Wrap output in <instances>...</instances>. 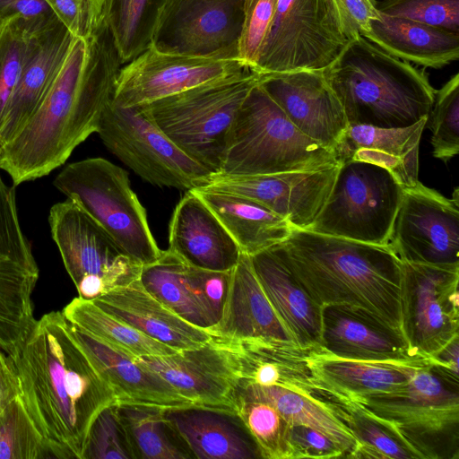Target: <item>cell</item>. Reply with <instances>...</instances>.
<instances>
[{
    "label": "cell",
    "instance_id": "obj_1",
    "mask_svg": "<svg viewBox=\"0 0 459 459\" xmlns=\"http://www.w3.org/2000/svg\"><path fill=\"white\" fill-rule=\"evenodd\" d=\"M122 66L105 23L86 40L74 37L39 106L0 152L13 186L48 176L98 132Z\"/></svg>",
    "mask_w": 459,
    "mask_h": 459
},
{
    "label": "cell",
    "instance_id": "obj_27",
    "mask_svg": "<svg viewBox=\"0 0 459 459\" xmlns=\"http://www.w3.org/2000/svg\"><path fill=\"white\" fill-rule=\"evenodd\" d=\"M91 301L144 335L178 351L198 348L212 338L210 333L187 323L155 299L140 279Z\"/></svg>",
    "mask_w": 459,
    "mask_h": 459
},
{
    "label": "cell",
    "instance_id": "obj_31",
    "mask_svg": "<svg viewBox=\"0 0 459 459\" xmlns=\"http://www.w3.org/2000/svg\"><path fill=\"white\" fill-rule=\"evenodd\" d=\"M309 367L320 389L350 399L391 392L405 385L415 371L430 361L413 363L364 361L333 356L324 350L312 351Z\"/></svg>",
    "mask_w": 459,
    "mask_h": 459
},
{
    "label": "cell",
    "instance_id": "obj_24",
    "mask_svg": "<svg viewBox=\"0 0 459 459\" xmlns=\"http://www.w3.org/2000/svg\"><path fill=\"white\" fill-rule=\"evenodd\" d=\"M249 257L264 292L295 344L306 350H323L322 307L294 276L279 245Z\"/></svg>",
    "mask_w": 459,
    "mask_h": 459
},
{
    "label": "cell",
    "instance_id": "obj_52",
    "mask_svg": "<svg viewBox=\"0 0 459 459\" xmlns=\"http://www.w3.org/2000/svg\"><path fill=\"white\" fill-rule=\"evenodd\" d=\"M20 394L16 372L10 359L0 351V414Z\"/></svg>",
    "mask_w": 459,
    "mask_h": 459
},
{
    "label": "cell",
    "instance_id": "obj_34",
    "mask_svg": "<svg viewBox=\"0 0 459 459\" xmlns=\"http://www.w3.org/2000/svg\"><path fill=\"white\" fill-rule=\"evenodd\" d=\"M319 399L342 420L359 444L348 458L421 459L391 423L357 401L324 388L320 390Z\"/></svg>",
    "mask_w": 459,
    "mask_h": 459
},
{
    "label": "cell",
    "instance_id": "obj_30",
    "mask_svg": "<svg viewBox=\"0 0 459 459\" xmlns=\"http://www.w3.org/2000/svg\"><path fill=\"white\" fill-rule=\"evenodd\" d=\"M223 340L235 356L238 383L279 385L318 398L320 387L308 360L316 350L302 349L294 342Z\"/></svg>",
    "mask_w": 459,
    "mask_h": 459
},
{
    "label": "cell",
    "instance_id": "obj_20",
    "mask_svg": "<svg viewBox=\"0 0 459 459\" xmlns=\"http://www.w3.org/2000/svg\"><path fill=\"white\" fill-rule=\"evenodd\" d=\"M259 84L301 133L335 152L349 123L323 71L262 74Z\"/></svg>",
    "mask_w": 459,
    "mask_h": 459
},
{
    "label": "cell",
    "instance_id": "obj_4",
    "mask_svg": "<svg viewBox=\"0 0 459 459\" xmlns=\"http://www.w3.org/2000/svg\"><path fill=\"white\" fill-rule=\"evenodd\" d=\"M324 76L349 124L412 126L431 111L436 90L427 73L362 36L350 39Z\"/></svg>",
    "mask_w": 459,
    "mask_h": 459
},
{
    "label": "cell",
    "instance_id": "obj_25",
    "mask_svg": "<svg viewBox=\"0 0 459 459\" xmlns=\"http://www.w3.org/2000/svg\"><path fill=\"white\" fill-rule=\"evenodd\" d=\"M71 330L97 372L112 390L117 404H143L163 409L193 406L162 377L134 359L73 324Z\"/></svg>",
    "mask_w": 459,
    "mask_h": 459
},
{
    "label": "cell",
    "instance_id": "obj_21",
    "mask_svg": "<svg viewBox=\"0 0 459 459\" xmlns=\"http://www.w3.org/2000/svg\"><path fill=\"white\" fill-rule=\"evenodd\" d=\"M322 349L335 357L364 361L413 363L429 359L415 355L402 332L349 305L322 307Z\"/></svg>",
    "mask_w": 459,
    "mask_h": 459
},
{
    "label": "cell",
    "instance_id": "obj_7",
    "mask_svg": "<svg viewBox=\"0 0 459 459\" xmlns=\"http://www.w3.org/2000/svg\"><path fill=\"white\" fill-rule=\"evenodd\" d=\"M262 74L255 71L209 82L142 106L186 155L219 171L237 114Z\"/></svg>",
    "mask_w": 459,
    "mask_h": 459
},
{
    "label": "cell",
    "instance_id": "obj_36",
    "mask_svg": "<svg viewBox=\"0 0 459 459\" xmlns=\"http://www.w3.org/2000/svg\"><path fill=\"white\" fill-rule=\"evenodd\" d=\"M139 279L150 294L187 323L208 333L216 325L190 283L186 264L168 249L142 267Z\"/></svg>",
    "mask_w": 459,
    "mask_h": 459
},
{
    "label": "cell",
    "instance_id": "obj_42",
    "mask_svg": "<svg viewBox=\"0 0 459 459\" xmlns=\"http://www.w3.org/2000/svg\"><path fill=\"white\" fill-rule=\"evenodd\" d=\"M433 156L446 162L459 152V74L438 91L429 113Z\"/></svg>",
    "mask_w": 459,
    "mask_h": 459
},
{
    "label": "cell",
    "instance_id": "obj_44",
    "mask_svg": "<svg viewBox=\"0 0 459 459\" xmlns=\"http://www.w3.org/2000/svg\"><path fill=\"white\" fill-rule=\"evenodd\" d=\"M82 459H134L116 403L101 411L93 421Z\"/></svg>",
    "mask_w": 459,
    "mask_h": 459
},
{
    "label": "cell",
    "instance_id": "obj_43",
    "mask_svg": "<svg viewBox=\"0 0 459 459\" xmlns=\"http://www.w3.org/2000/svg\"><path fill=\"white\" fill-rule=\"evenodd\" d=\"M29 36L19 19L11 18L0 27V127L22 67Z\"/></svg>",
    "mask_w": 459,
    "mask_h": 459
},
{
    "label": "cell",
    "instance_id": "obj_38",
    "mask_svg": "<svg viewBox=\"0 0 459 459\" xmlns=\"http://www.w3.org/2000/svg\"><path fill=\"white\" fill-rule=\"evenodd\" d=\"M168 0H106L104 22L122 65L136 58L152 43Z\"/></svg>",
    "mask_w": 459,
    "mask_h": 459
},
{
    "label": "cell",
    "instance_id": "obj_15",
    "mask_svg": "<svg viewBox=\"0 0 459 459\" xmlns=\"http://www.w3.org/2000/svg\"><path fill=\"white\" fill-rule=\"evenodd\" d=\"M39 269L19 220L15 186L0 176V349L11 355L36 318L32 294Z\"/></svg>",
    "mask_w": 459,
    "mask_h": 459
},
{
    "label": "cell",
    "instance_id": "obj_40",
    "mask_svg": "<svg viewBox=\"0 0 459 459\" xmlns=\"http://www.w3.org/2000/svg\"><path fill=\"white\" fill-rule=\"evenodd\" d=\"M236 416L254 440L261 458L292 459L290 424L271 404L236 394Z\"/></svg>",
    "mask_w": 459,
    "mask_h": 459
},
{
    "label": "cell",
    "instance_id": "obj_33",
    "mask_svg": "<svg viewBox=\"0 0 459 459\" xmlns=\"http://www.w3.org/2000/svg\"><path fill=\"white\" fill-rule=\"evenodd\" d=\"M217 217L241 253L253 255L283 242L293 227L266 206L208 187L192 189Z\"/></svg>",
    "mask_w": 459,
    "mask_h": 459
},
{
    "label": "cell",
    "instance_id": "obj_22",
    "mask_svg": "<svg viewBox=\"0 0 459 459\" xmlns=\"http://www.w3.org/2000/svg\"><path fill=\"white\" fill-rule=\"evenodd\" d=\"M168 250L187 265L216 272L231 271L241 255L237 243L193 190L174 209Z\"/></svg>",
    "mask_w": 459,
    "mask_h": 459
},
{
    "label": "cell",
    "instance_id": "obj_12",
    "mask_svg": "<svg viewBox=\"0 0 459 459\" xmlns=\"http://www.w3.org/2000/svg\"><path fill=\"white\" fill-rule=\"evenodd\" d=\"M348 41L333 0H278L255 71H324Z\"/></svg>",
    "mask_w": 459,
    "mask_h": 459
},
{
    "label": "cell",
    "instance_id": "obj_10",
    "mask_svg": "<svg viewBox=\"0 0 459 459\" xmlns=\"http://www.w3.org/2000/svg\"><path fill=\"white\" fill-rule=\"evenodd\" d=\"M48 220L78 297L93 300L139 279L143 266L75 201L66 198L56 203Z\"/></svg>",
    "mask_w": 459,
    "mask_h": 459
},
{
    "label": "cell",
    "instance_id": "obj_46",
    "mask_svg": "<svg viewBox=\"0 0 459 459\" xmlns=\"http://www.w3.org/2000/svg\"><path fill=\"white\" fill-rule=\"evenodd\" d=\"M278 0H245L238 58L255 71L270 31Z\"/></svg>",
    "mask_w": 459,
    "mask_h": 459
},
{
    "label": "cell",
    "instance_id": "obj_47",
    "mask_svg": "<svg viewBox=\"0 0 459 459\" xmlns=\"http://www.w3.org/2000/svg\"><path fill=\"white\" fill-rule=\"evenodd\" d=\"M73 37L88 39L104 22L106 0H45Z\"/></svg>",
    "mask_w": 459,
    "mask_h": 459
},
{
    "label": "cell",
    "instance_id": "obj_49",
    "mask_svg": "<svg viewBox=\"0 0 459 459\" xmlns=\"http://www.w3.org/2000/svg\"><path fill=\"white\" fill-rule=\"evenodd\" d=\"M20 20L25 33L37 35L60 21L45 0H0V21Z\"/></svg>",
    "mask_w": 459,
    "mask_h": 459
},
{
    "label": "cell",
    "instance_id": "obj_37",
    "mask_svg": "<svg viewBox=\"0 0 459 459\" xmlns=\"http://www.w3.org/2000/svg\"><path fill=\"white\" fill-rule=\"evenodd\" d=\"M62 313L74 325L133 359L178 352L107 313L91 300L74 298Z\"/></svg>",
    "mask_w": 459,
    "mask_h": 459
},
{
    "label": "cell",
    "instance_id": "obj_2",
    "mask_svg": "<svg viewBox=\"0 0 459 459\" xmlns=\"http://www.w3.org/2000/svg\"><path fill=\"white\" fill-rule=\"evenodd\" d=\"M8 358L22 402L54 458L82 459L93 421L116 398L62 311L36 319Z\"/></svg>",
    "mask_w": 459,
    "mask_h": 459
},
{
    "label": "cell",
    "instance_id": "obj_41",
    "mask_svg": "<svg viewBox=\"0 0 459 459\" xmlns=\"http://www.w3.org/2000/svg\"><path fill=\"white\" fill-rule=\"evenodd\" d=\"M47 458L54 456L19 396L0 414V459Z\"/></svg>",
    "mask_w": 459,
    "mask_h": 459
},
{
    "label": "cell",
    "instance_id": "obj_26",
    "mask_svg": "<svg viewBox=\"0 0 459 459\" xmlns=\"http://www.w3.org/2000/svg\"><path fill=\"white\" fill-rule=\"evenodd\" d=\"M210 333L232 341L294 342L264 292L250 257L246 254L241 253L238 264L231 270L221 317Z\"/></svg>",
    "mask_w": 459,
    "mask_h": 459
},
{
    "label": "cell",
    "instance_id": "obj_50",
    "mask_svg": "<svg viewBox=\"0 0 459 459\" xmlns=\"http://www.w3.org/2000/svg\"><path fill=\"white\" fill-rule=\"evenodd\" d=\"M292 459L340 458L343 451L325 434L305 425L290 426Z\"/></svg>",
    "mask_w": 459,
    "mask_h": 459
},
{
    "label": "cell",
    "instance_id": "obj_5",
    "mask_svg": "<svg viewBox=\"0 0 459 459\" xmlns=\"http://www.w3.org/2000/svg\"><path fill=\"white\" fill-rule=\"evenodd\" d=\"M339 163L335 152L301 133L258 82L232 124L218 172L268 175Z\"/></svg>",
    "mask_w": 459,
    "mask_h": 459
},
{
    "label": "cell",
    "instance_id": "obj_35",
    "mask_svg": "<svg viewBox=\"0 0 459 459\" xmlns=\"http://www.w3.org/2000/svg\"><path fill=\"white\" fill-rule=\"evenodd\" d=\"M236 394L265 402L290 423L305 425L325 434L347 457L358 446L348 428L322 400L279 385L238 383Z\"/></svg>",
    "mask_w": 459,
    "mask_h": 459
},
{
    "label": "cell",
    "instance_id": "obj_3",
    "mask_svg": "<svg viewBox=\"0 0 459 459\" xmlns=\"http://www.w3.org/2000/svg\"><path fill=\"white\" fill-rule=\"evenodd\" d=\"M278 245L294 276L319 306L356 307L401 332L402 261L388 245L296 228Z\"/></svg>",
    "mask_w": 459,
    "mask_h": 459
},
{
    "label": "cell",
    "instance_id": "obj_17",
    "mask_svg": "<svg viewBox=\"0 0 459 459\" xmlns=\"http://www.w3.org/2000/svg\"><path fill=\"white\" fill-rule=\"evenodd\" d=\"M252 71L238 58L167 54L151 46L121 67L113 102L120 107L143 106L196 86Z\"/></svg>",
    "mask_w": 459,
    "mask_h": 459
},
{
    "label": "cell",
    "instance_id": "obj_53",
    "mask_svg": "<svg viewBox=\"0 0 459 459\" xmlns=\"http://www.w3.org/2000/svg\"><path fill=\"white\" fill-rule=\"evenodd\" d=\"M458 355L459 335L453 338L444 347H442L439 351L434 353L430 357V359L434 362L450 369L455 374L459 375Z\"/></svg>",
    "mask_w": 459,
    "mask_h": 459
},
{
    "label": "cell",
    "instance_id": "obj_19",
    "mask_svg": "<svg viewBox=\"0 0 459 459\" xmlns=\"http://www.w3.org/2000/svg\"><path fill=\"white\" fill-rule=\"evenodd\" d=\"M339 165L253 176L216 172L203 186L255 201L286 219L293 228L308 230L330 195Z\"/></svg>",
    "mask_w": 459,
    "mask_h": 459
},
{
    "label": "cell",
    "instance_id": "obj_23",
    "mask_svg": "<svg viewBox=\"0 0 459 459\" xmlns=\"http://www.w3.org/2000/svg\"><path fill=\"white\" fill-rule=\"evenodd\" d=\"M73 39L60 21L29 38L21 74L0 127V152L39 106L65 59Z\"/></svg>",
    "mask_w": 459,
    "mask_h": 459
},
{
    "label": "cell",
    "instance_id": "obj_6",
    "mask_svg": "<svg viewBox=\"0 0 459 459\" xmlns=\"http://www.w3.org/2000/svg\"><path fill=\"white\" fill-rule=\"evenodd\" d=\"M354 401L391 423L421 459L459 458V375L431 359L399 388Z\"/></svg>",
    "mask_w": 459,
    "mask_h": 459
},
{
    "label": "cell",
    "instance_id": "obj_9",
    "mask_svg": "<svg viewBox=\"0 0 459 459\" xmlns=\"http://www.w3.org/2000/svg\"><path fill=\"white\" fill-rule=\"evenodd\" d=\"M403 194L385 169L359 160L340 162L330 195L308 230L387 245Z\"/></svg>",
    "mask_w": 459,
    "mask_h": 459
},
{
    "label": "cell",
    "instance_id": "obj_8",
    "mask_svg": "<svg viewBox=\"0 0 459 459\" xmlns=\"http://www.w3.org/2000/svg\"><path fill=\"white\" fill-rule=\"evenodd\" d=\"M53 185L96 220L132 260L143 266L160 257L163 250L126 170L100 157L88 158L65 165Z\"/></svg>",
    "mask_w": 459,
    "mask_h": 459
},
{
    "label": "cell",
    "instance_id": "obj_32",
    "mask_svg": "<svg viewBox=\"0 0 459 459\" xmlns=\"http://www.w3.org/2000/svg\"><path fill=\"white\" fill-rule=\"evenodd\" d=\"M362 37L387 54L423 67L440 69L459 58V32L402 17L381 13Z\"/></svg>",
    "mask_w": 459,
    "mask_h": 459
},
{
    "label": "cell",
    "instance_id": "obj_29",
    "mask_svg": "<svg viewBox=\"0 0 459 459\" xmlns=\"http://www.w3.org/2000/svg\"><path fill=\"white\" fill-rule=\"evenodd\" d=\"M164 415L192 457L261 458L254 440L236 415L195 406L167 409Z\"/></svg>",
    "mask_w": 459,
    "mask_h": 459
},
{
    "label": "cell",
    "instance_id": "obj_39",
    "mask_svg": "<svg viewBox=\"0 0 459 459\" xmlns=\"http://www.w3.org/2000/svg\"><path fill=\"white\" fill-rule=\"evenodd\" d=\"M117 404V403H116ZM163 409L143 404H117L134 459L192 457L169 426Z\"/></svg>",
    "mask_w": 459,
    "mask_h": 459
},
{
    "label": "cell",
    "instance_id": "obj_14",
    "mask_svg": "<svg viewBox=\"0 0 459 459\" xmlns=\"http://www.w3.org/2000/svg\"><path fill=\"white\" fill-rule=\"evenodd\" d=\"M387 245L403 262L459 268V195L420 181L403 188Z\"/></svg>",
    "mask_w": 459,
    "mask_h": 459
},
{
    "label": "cell",
    "instance_id": "obj_13",
    "mask_svg": "<svg viewBox=\"0 0 459 459\" xmlns=\"http://www.w3.org/2000/svg\"><path fill=\"white\" fill-rule=\"evenodd\" d=\"M459 268L402 261L401 332L411 351L429 359L459 335Z\"/></svg>",
    "mask_w": 459,
    "mask_h": 459
},
{
    "label": "cell",
    "instance_id": "obj_28",
    "mask_svg": "<svg viewBox=\"0 0 459 459\" xmlns=\"http://www.w3.org/2000/svg\"><path fill=\"white\" fill-rule=\"evenodd\" d=\"M428 119L395 128L349 124L335 150L336 158L339 162L352 160L382 167L403 188L414 186L419 182L420 142Z\"/></svg>",
    "mask_w": 459,
    "mask_h": 459
},
{
    "label": "cell",
    "instance_id": "obj_48",
    "mask_svg": "<svg viewBox=\"0 0 459 459\" xmlns=\"http://www.w3.org/2000/svg\"><path fill=\"white\" fill-rule=\"evenodd\" d=\"M186 274L195 292L217 325L227 299L231 271H209L186 264Z\"/></svg>",
    "mask_w": 459,
    "mask_h": 459
},
{
    "label": "cell",
    "instance_id": "obj_11",
    "mask_svg": "<svg viewBox=\"0 0 459 459\" xmlns=\"http://www.w3.org/2000/svg\"><path fill=\"white\" fill-rule=\"evenodd\" d=\"M106 148L148 183L192 190L212 174L181 151L142 106L108 103L97 132Z\"/></svg>",
    "mask_w": 459,
    "mask_h": 459
},
{
    "label": "cell",
    "instance_id": "obj_54",
    "mask_svg": "<svg viewBox=\"0 0 459 459\" xmlns=\"http://www.w3.org/2000/svg\"><path fill=\"white\" fill-rule=\"evenodd\" d=\"M1 25H2V22L0 21V27H1Z\"/></svg>",
    "mask_w": 459,
    "mask_h": 459
},
{
    "label": "cell",
    "instance_id": "obj_51",
    "mask_svg": "<svg viewBox=\"0 0 459 459\" xmlns=\"http://www.w3.org/2000/svg\"><path fill=\"white\" fill-rule=\"evenodd\" d=\"M343 32L348 39L363 36L370 30L371 22L381 13L377 0H333Z\"/></svg>",
    "mask_w": 459,
    "mask_h": 459
},
{
    "label": "cell",
    "instance_id": "obj_45",
    "mask_svg": "<svg viewBox=\"0 0 459 459\" xmlns=\"http://www.w3.org/2000/svg\"><path fill=\"white\" fill-rule=\"evenodd\" d=\"M381 13L459 32V0H381Z\"/></svg>",
    "mask_w": 459,
    "mask_h": 459
},
{
    "label": "cell",
    "instance_id": "obj_16",
    "mask_svg": "<svg viewBox=\"0 0 459 459\" xmlns=\"http://www.w3.org/2000/svg\"><path fill=\"white\" fill-rule=\"evenodd\" d=\"M245 0H168L152 46L192 56L238 58Z\"/></svg>",
    "mask_w": 459,
    "mask_h": 459
},
{
    "label": "cell",
    "instance_id": "obj_18",
    "mask_svg": "<svg viewBox=\"0 0 459 459\" xmlns=\"http://www.w3.org/2000/svg\"><path fill=\"white\" fill-rule=\"evenodd\" d=\"M134 359L162 377L193 406L236 415L237 362L223 339L212 336L198 348Z\"/></svg>",
    "mask_w": 459,
    "mask_h": 459
}]
</instances>
